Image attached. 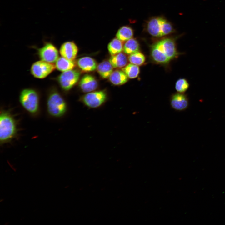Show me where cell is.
Here are the masks:
<instances>
[{"label":"cell","mask_w":225,"mask_h":225,"mask_svg":"<svg viewBox=\"0 0 225 225\" xmlns=\"http://www.w3.org/2000/svg\"><path fill=\"white\" fill-rule=\"evenodd\" d=\"M128 60L130 63L139 66L144 63L146 58L143 54L139 51L129 55Z\"/></svg>","instance_id":"cell-22"},{"label":"cell","mask_w":225,"mask_h":225,"mask_svg":"<svg viewBox=\"0 0 225 225\" xmlns=\"http://www.w3.org/2000/svg\"><path fill=\"white\" fill-rule=\"evenodd\" d=\"M77 62L79 68L85 72L93 71L97 68V67L96 61L91 57H88L80 58Z\"/></svg>","instance_id":"cell-13"},{"label":"cell","mask_w":225,"mask_h":225,"mask_svg":"<svg viewBox=\"0 0 225 225\" xmlns=\"http://www.w3.org/2000/svg\"><path fill=\"white\" fill-rule=\"evenodd\" d=\"M106 98V93L104 91H100L87 93L83 97L82 101L87 107L96 108L101 106Z\"/></svg>","instance_id":"cell-8"},{"label":"cell","mask_w":225,"mask_h":225,"mask_svg":"<svg viewBox=\"0 0 225 225\" xmlns=\"http://www.w3.org/2000/svg\"><path fill=\"white\" fill-rule=\"evenodd\" d=\"M78 48L72 41H68L63 43L60 49L62 57L73 61L76 58L78 52Z\"/></svg>","instance_id":"cell-11"},{"label":"cell","mask_w":225,"mask_h":225,"mask_svg":"<svg viewBox=\"0 0 225 225\" xmlns=\"http://www.w3.org/2000/svg\"><path fill=\"white\" fill-rule=\"evenodd\" d=\"M17 123L9 111L2 110L0 116V142L3 144L10 141L17 135Z\"/></svg>","instance_id":"cell-2"},{"label":"cell","mask_w":225,"mask_h":225,"mask_svg":"<svg viewBox=\"0 0 225 225\" xmlns=\"http://www.w3.org/2000/svg\"><path fill=\"white\" fill-rule=\"evenodd\" d=\"M55 68V65L52 63L41 60L36 62L32 64L30 72L35 78L42 79L47 77Z\"/></svg>","instance_id":"cell-7"},{"label":"cell","mask_w":225,"mask_h":225,"mask_svg":"<svg viewBox=\"0 0 225 225\" xmlns=\"http://www.w3.org/2000/svg\"><path fill=\"white\" fill-rule=\"evenodd\" d=\"M171 108L177 111L186 109L189 106V100L187 95L183 93L177 92L172 94L170 99Z\"/></svg>","instance_id":"cell-10"},{"label":"cell","mask_w":225,"mask_h":225,"mask_svg":"<svg viewBox=\"0 0 225 225\" xmlns=\"http://www.w3.org/2000/svg\"><path fill=\"white\" fill-rule=\"evenodd\" d=\"M80 73L77 70H70L63 72L58 77L57 80L64 90H70L78 81Z\"/></svg>","instance_id":"cell-6"},{"label":"cell","mask_w":225,"mask_h":225,"mask_svg":"<svg viewBox=\"0 0 225 225\" xmlns=\"http://www.w3.org/2000/svg\"><path fill=\"white\" fill-rule=\"evenodd\" d=\"M128 78L123 71L120 70L113 71L109 78L111 82L117 85L125 84L128 81Z\"/></svg>","instance_id":"cell-14"},{"label":"cell","mask_w":225,"mask_h":225,"mask_svg":"<svg viewBox=\"0 0 225 225\" xmlns=\"http://www.w3.org/2000/svg\"><path fill=\"white\" fill-rule=\"evenodd\" d=\"M20 102L22 107L32 114L37 113L39 108V97L37 92L31 88L22 90L19 95Z\"/></svg>","instance_id":"cell-5"},{"label":"cell","mask_w":225,"mask_h":225,"mask_svg":"<svg viewBox=\"0 0 225 225\" xmlns=\"http://www.w3.org/2000/svg\"><path fill=\"white\" fill-rule=\"evenodd\" d=\"M38 54L41 60L52 63L59 58L56 47L51 42H47L38 50Z\"/></svg>","instance_id":"cell-9"},{"label":"cell","mask_w":225,"mask_h":225,"mask_svg":"<svg viewBox=\"0 0 225 225\" xmlns=\"http://www.w3.org/2000/svg\"><path fill=\"white\" fill-rule=\"evenodd\" d=\"M109 61L114 68H122L127 64L128 59L126 55L121 52L112 55Z\"/></svg>","instance_id":"cell-15"},{"label":"cell","mask_w":225,"mask_h":225,"mask_svg":"<svg viewBox=\"0 0 225 225\" xmlns=\"http://www.w3.org/2000/svg\"><path fill=\"white\" fill-rule=\"evenodd\" d=\"M189 84L188 81L184 78H179L176 81L175 88L178 92L184 93L188 89Z\"/></svg>","instance_id":"cell-23"},{"label":"cell","mask_w":225,"mask_h":225,"mask_svg":"<svg viewBox=\"0 0 225 225\" xmlns=\"http://www.w3.org/2000/svg\"><path fill=\"white\" fill-rule=\"evenodd\" d=\"M133 34V30L132 28L128 26L125 25L121 27L118 29L116 34V37L122 42H125L132 38Z\"/></svg>","instance_id":"cell-17"},{"label":"cell","mask_w":225,"mask_h":225,"mask_svg":"<svg viewBox=\"0 0 225 225\" xmlns=\"http://www.w3.org/2000/svg\"><path fill=\"white\" fill-rule=\"evenodd\" d=\"M55 65L58 70L63 72L72 69L75 64L73 61L62 57L58 58L56 62Z\"/></svg>","instance_id":"cell-18"},{"label":"cell","mask_w":225,"mask_h":225,"mask_svg":"<svg viewBox=\"0 0 225 225\" xmlns=\"http://www.w3.org/2000/svg\"><path fill=\"white\" fill-rule=\"evenodd\" d=\"M146 30L150 35L156 38L163 37L174 31L172 24L161 17L150 18L147 22Z\"/></svg>","instance_id":"cell-3"},{"label":"cell","mask_w":225,"mask_h":225,"mask_svg":"<svg viewBox=\"0 0 225 225\" xmlns=\"http://www.w3.org/2000/svg\"><path fill=\"white\" fill-rule=\"evenodd\" d=\"M47 106L48 113L55 117L62 116L67 110L65 100L56 91H53L49 93L47 100Z\"/></svg>","instance_id":"cell-4"},{"label":"cell","mask_w":225,"mask_h":225,"mask_svg":"<svg viewBox=\"0 0 225 225\" xmlns=\"http://www.w3.org/2000/svg\"><path fill=\"white\" fill-rule=\"evenodd\" d=\"M179 55L176 42L172 38H163L153 43L150 49V57L155 62L167 64Z\"/></svg>","instance_id":"cell-1"},{"label":"cell","mask_w":225,"mask_h":225,"mask_svg":"<svg viewBox=\"0 0 225 225\" xmlns=\"http://www.w3.org/2000/svg\"><path fill=\"white\" fill-rule=\"evenodd\" d=\"M123 45L122 41L117 38L113 39L108 43V48L112 55L122 52L123 50Z\"/></svg>","instance_id":"cell-20"},{"label":"cell","mask_w":225,"mask_h":225,"mask_svg":"<svg viewBox=\"0 0 225 225\" xmlns=\"http://www.w3.org/2000/svg\"><path fill=\"white\" fill-rule=\"evenodd\" d=\"M122 70L127 75L128 78L132 79L136 78L140 72L139 66L130 63L123 68Z\"/></svg>","instance_id":"cell-21"},{"label":"cell","mask_w":225,"mask_h":225,"mask_svg":"<svg viewBox=\"0 0 225 225\" xmlns=\"http://www.w3.org/2000/svg\"><path fill=\"white\" fill-rule=\"evenodd\" d=\"M113 68L109 61H104L98 64L97 68L98 73L102 78H107L113 71Z\"/></svg>","instance_id":"cell-16"},{"label":"cell","mask_w":225,"mask_h":225,"mask_svg":"<svg viewBox=\"0 0 225 225\" xmlns=\"http://www.w3.org/2000/svg\"><path fill=\"white\" fill-rule=\"evenodd\" d=\"M79 85L83 92H89L97 88L98 87V83L93 76L89 74H86L81 79Z\"/></svg>","instance_id":"cell-12"},{"label":"cell","mask_w":225,"mask_h":225,"mask_svg":"<svg viewBox=\"0 0 225 225\" xmlns=\"http://www.w3.org/2000/svg\"><path fill=\"white\" fill-rule=\"evenodd\" d=\"M140 45L138 41L135 38H132L128 41L123 45V51L128 55H130L139 51Z\"/></svg>","instance_id":"cell-19"}]
</instances>
